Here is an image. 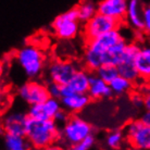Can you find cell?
Here are the masks:
<instances>
[{"label":"cell","mask_w":150,"mask_h":150,"mask_svg":"<svg viewBox=\"0 0 150 150\" xmlns=\"http://www.w3.org/2000/svg\"><path fill=\"white\" fill-rule=\"evenodd\" d=\"M125 38L121 33L120 28L113 30L109 33L101 35L97 38L86 40L84 51V65L90 72H96L103 65V56L112 46L120 42Z\"/></svg>","instance_id":"6da1fadb"},{"label":"cell","mask_w":150,"mask_h":150,"mask_svg":"<svg viewBox=\"0 0 150 150\" xmlns=\"http://www.w3.org/2000/svg\"><path fill=\"white\" fill-rule=\"evenodd\" d=\"M25 136L32 147L42 149L59 139L60 129L54 120H36L28 116Z\"/></svg>","instance_id":"7a4b0ae2"},{"label":"cell","mask_w":150,"mask_h":150,"mask_svg":"<svg viewBox=\"0 0 150 150\" xmlns=\"http://www.w3.org/2000/svg\"><path fill=\"white\" fill-rule=\"evenodd\" d=\"M15 59L24 74L30 79H36L45 68V54L35 45L27 44L16 51Z\"/></svg>","instance_id":"3957f363"},{"label":"cell","mask_w":150,"mask_h":150,"mask_svg":"<svg viewBox=\"0 0 150 150\" xmlns=\"http://www.w3.org/2000/svg\"><path fill=\"white\" fill-rule=\"evenodd\" d=\"M93 135V127L87 121L77 115H72L60 128L61 142L70 147L84 142Z\"/></svg>","instance_id":"277c9868"},{"label":"cell","mask_w":150,"mask_h":150,"mask_svg":"<svg viewBox=\"0 0 150 150\" xmlns=\"http://www.w3.org/2000/svg\"><path fill=\"white\" fill-rule=\"evenodd\" d=\"M79 25L77 8L74 7L58 15L51 24V30L57 38L61 40H71L79 35Z\"/></svg>","instance_id":"5b68a950"},{"label":"cell","mask_w":150,"mask_h":150,"mask_svg":"<svg viewBox=\"0 0 150 150\" xmlns=\"http://www.w3.org/2000/svg\"><path fill=\"white\" fill-rule=\"evenodd\" d=\"M121 25H122V22L120 21L97 12L89 21H87L84 24L83 33H84L85 41L97 38L113 30H117L120 28Z\"/></svg>","instance_id":"8992f818"},{"label":"cell","mask_w":150,"mask_h":150,"mask_svg":"<svg viewBox=\"0 0 150 150\" xmlns=\"http://www.w3.org/2000/svg\"><path fill=\"white\" fill-rule=\"evenodd\" d=\"M125 137L132 148L150 150V126L140 120L132 121L125 127Z\"/></svg>","instance_id":"52a82bcc"},{"label":"cell","mask_w":150,"mask_h":150,"mask_svg":"<svg viewBox=\"0 0 150 150\" xmlns=\"http://www.w3.org/2000/svg\"><path fill=\"white\" fill-rule=\"evenodd\" d=\"M140 50V46L137 42H127L121 62L117 64L119 74L133 83L137 82L140 76L136 68V58Z\"/></svg>","instance_id":"ba28073f"},{"label":"cell","mask_w":150,"mask_h":150,"mask_svg":"<svg viewBox=\"0 0 150 150\" xmlns=\"http://www.w3.org/2000/svg\"><path fill=\"white\" fill-rule=\"evenodd\" d=\"M77 70L79 68L73 61L56 59L49 63L47 73L50 82L58 83L61 86H64L69 84Z\"/></svg>","instance_id":"9c48e42d"},{"label":"cell","mask_w":150,"mask_h":150,"mask_svg":"<svg viewBox=\"0 0 150 150\" xmlns=\"http://www.w3.org/2000/svg\"><path fill=\"white\" fill-rule=\"evenodd\" d=\"M20 98L28 105H37L46 101L50 96L47 85L37 81H30L24 83L18 89Z\"/></svg>","instance_id":"30bf717a"},{"label":"cell","mask_w":150,"mask_h":150,"mask_svg":"<svg viewBox=\"0 0 150 150\" xmlns=\"http://www.w3.org/2000/svg\"><path fill=\"white\" fill-rule=\"evenodd\" d=\"M62 109V103L59 98L49 97L46 101L37 105H30L27 110V115L36 120H53L57 113Z\"/></svg>","instance_id":"8fae6325"},{"label":"cell","mask_w":150,"mask_h":150,"mask_svg":"<svg viewBox=\"0 0 150 150\" xmlns=\"http://www.w3.org/2000/svg\"><path fill=\"white\" fill-rule=\"evenodd\" d=\"M91 73L87 69H79L73 75L69 84L62 86L61 97L67 96L71 93H79V94H88L90 84Z\"/></svg>","instance_id":"7c38bea8"},{"label":"cell","mask_w":150,"mask_h":150,"mask_svg":"<svg viewBox=\"0 0 150 150\" xmlns=\"http://www.w3.org/2000/svg\"><path fill=\"white\" fill-rule=\"evenodd\" d=\"M27 119H28L27 114L19 111L7 113L2 121V128L4 134L25 136Z\"/></svg>","instance_id":"4fadbf2b"},{"label":"cell","mask_w":150,"mask_h":150,"mask_svg":"<svg viewBox=\"0 0 150 150\" xmlns=\"http://www.w3.org/2000/svg\"><path fill=\"white\" fill-rule=\"evenodd\" d=\"M97 7L99 13L111 16L122 23L125 21L127 11L126 0H99Z\"/></svg>","instance_id":"5bb4252c"},{"label":"cell","mask_w":150,"mask_h":150,"mask_svg":"<svg viewBox=\"0 0 150 150\" xmlns=\"http://www.w3.org/2000/svg\"><path fill=\"white\" fill-rule=\"evenodd\" d=\"M142 0H128L127 11L125 16V22L135 30L136 32H144V20Z\"/></svg>","instance_id":"9a60e30c"},{"label":"cell","mask_w":150,"mask_h":150,"mask_svg":"<svg viewBox=\"0 0 150 150\" xmlns=\"http://www.w3.org/2000/svg\"><path fill=\"white\" fill-rule=\"evenodd\" d=\"M90 96L88 94H79V93H71L60 98L62 108L67 110L69 113H79L84 108H86L90 102Z\"/></svg>","instance_id":"2e32d148"},{"label":"cell","mask_w":150,"mask_h":150,"mask_svg":"<svg viewBox=\"0 0 150 150\" xmlns=\"http://www.w3.org/2000/svg\"><path fill=\"white\" fill-rule=\"evenodd\" d=\"M112 90L110 87V84L105 81L99 77L95 72L91 73L90 77L89 89H88V95L91 99H105L112 95Z\"/></svg>","instance_id":"e0dca14e"},{"label":"cell","mask_w":150,"mask_h":150,"mask_svg":"<svg viewBox=\"0 0 150 150\" xmlns=\"http://www.w3.org/2000/svg\"><path fill=\"white\" fill-rule=\"evenodd\" d=\"M136 68L140 79L147 82L150 79V45L140 47L136 58Z\"/></svg>","instance_id":"ac0fdd59"},{"label":"cell","mask_w":150,"mask_h":150,"mask_svg":"<svg viewBox=\"0 0 150 150\" xmlns=\"http://www.w3.org/2000/svg\"><path fill=\"white\" fill-rule=\"evenodd\" d=\"M4 150H30L32 145L24 135L4 134Z\"/></svg>","instance_id":"d6986e66"},{"label":"cell","mask_w":150,"mask_h":150,"mask_svg":"<svg viewBox=\"0 0 150 150\" xmlns=\"http://www.w3.org/2000/svg\"><path fill=\"white\" fill-rule=\"evenodd\" d=\"M76 8H77V12H79V22L83 24L89 21L98 12L97 4H95L93 0H83Z\"/></svg>","instance_id":"ffe728a7"},{"label":"cell","mask_w":150,"mask_h":150,"mask_svg":"<svg viewBox=\"0 0 150 150\" xmlns=\"http://www.w3.org/2000/svg\"><path fill=\"white\" fill-rule=\"evenodd\" d=\"M110 87H111V90L114 95H123L125 93H128L129 90L132 89L133 87V84L134 83L129 81V79H125L123 76H116L115 79H113L112 82H110Z\"/></svg>","instance_id":"44dd1931"},{"label":"cell","mask_w":150,"mask_h":150,"mask_svg":"<svg viewBox=\"0 0 150 150\" xmlns=\"http://www.w3.org/2000/svg\"><path fill=\"white\" fill-rule=\"evenodd\" d=\"M125 137V133L122 132L121 129H114V131L110 132L109 134L105 137V145L107 147L111 150H117L120 149L124 143Z\"/></svg>","instance_id":"7402d4cb"},{"label":"cell","mask_w":150,"mask_h":150,"mask_svg":"<svg viewBox=\"0 0 150 150\" xmlns=\"http://www.w3.org/2000/svg\"><path fill=\"white\" fill-rule=\"evenodd\" d=\"M95 73H96L99 77H101L103 81H105L107 83L112 82L116 76L120 75L119 74L117 67H116V65H112V64H103V65H101Z\"/></svg>","instance_id":"603a6c76"},{"label":"cell","mask_w":150,"mask_h":150,"mask_svg":"<svg viewBox=\"0 0 150 150\" xmlns=\"http://www.w3.org/2000/svg\"><path fill=\"white\" fill-rule=\"evenodd\" d=\"M47 88H48V93L50 97L53 98H61V94H62V86L59 85L58 83L54 82H49L47 84Z\"/></svg>","instance_id":"cb8c5ba5"},{"label":"cell","mask_w":150,"mask_h":150,"mask_svg":"<svg viewBox=\"0 0 150 150\" xmlns=\"http://www.w3.org/2000/svg\"><path fill=\"white\" fill-rule=\"evenodd\" d=\"M94 144H95V138H94V136L91 135V136H89L88 138L85 139L84 142H82V143L77 144V145H75V146L70 147L69 150H89L91 147L94 146Z\"/></svg>","instance_id":"d4e9b609"},{"label":"cell","mask_w":150,"mask_h":150,"mask_svg":"<svg viewBox=\"0 0 150 150\" xmlns=\"http://www.w3.org/2000/svg\"><path fill=\"white\" fill-rule=\"evenodd\" d=\"M143 20H144V32L146 34L150 35V4L144 6Z\"/></svg>","instance_id":"484cf974"},{"label":"cell","mask_w":150,"mask_h":150,"mask_svg":"<svg viewBox=\"0 0 150 150\" xmlns=\"http://www.w3.org/2000/svg\"><path fill=\"white\" fill-rule=\"evenodd\" d=\"M69 117H70V116H69V112L62 108L59 112L57 113V115L54 116L53 120H54V122H56L57 124H62V125H63V124L69 120Z\"/></svg>","instance_id":"4316f807"},{"label":"cell","mask_w":150,"mask_h":150,"mask_svg":"<svg viewBox=\"0 0 150 150\" xmlns=\"http://www.w3.org/2000/svg\"><path fill=\"white\" fill-rule=\"evenodd\" d=\"M132 101H133L134 105H136L137 108H142V107H144V96L139 94L134 95L132 97Z\"/></svg>","instance_id":"83f0119b"},{"label":"cell","mask_w":150,"mask_h":150,"mask_svg":"<svg viewBox=\"0 0 150 150\" xmlns=\"http://www.w3.org/2000/svg\"><path fill=\"white\" fill-rule=\"evenodd\" d=\"M144 96V108L147 111H150V88L148 87V89L143 94Z\"/></svg>","instance_id":"f1b7e54d"},{"label":"cell","mask_w":150,"mask_h":150,"mask_svg":"<svg viewBox=\"0 0 150 150\" xmlns=\"http://www.w3.org/2000/svg\"><path fill=\"white\" fill-rule=\"evenodd\" d=\"M139 120L142 121L143 123H145L146 125H149L150 126V111H145V112L143 113V115H142V117L139 119Z\"/></svg>","instance_id":"f546056e"},{"label":"cell","mask_w":150,"mask_h":150,"mask_svg":"<svg viewBox=\"0 0 150 150\" xmlns=\"http://www.w3.org/2000/svg\"><path fill=\"white\" fill-rule=\"evenodd\" d=\"M41 150H65V149L61 145H59V144L53 143L51 145H49V146L45 147V148H42Z\"/></svg>","instance_id":"4dcf8cb0"},{"label":"cell","mask_w":150,"mask_h":150,"mask_svg":"<svg viewBox=\"0 0 150 150\" xmlns=\"http://www.w3.org/2000/svg\"><path fill=\"white\" fill-rule=\"evenodd\" d=\"M30 150H41V149H38V148H35V147H32Z\"/></svg>","instance_id":"1f68e13d"},{"label":"cell","mask_w":150,"mask_h":150,"mask_svg":"<svg viewBox=\"0 0 150 150\" xmlns=\"http://www.w3.org/2000/svg\"><path fill=\"white\" fill-rule=\"evenodd\" d=\"M147 85H148V86H149V88H150V79H148V81H147Z\"/></svg>","instance_id":"d6a6232c"},{"label":"cell","mask_w":150,"mask_h":150,"mask_svg":"<svg viewBox=\"0 0 150 150\" xmlns=\"http://www.w3.org/2000/svg\"><path fill=\"white\" fill-rule=\"evenodd\" d=\"M128 150H138V149H135V148H131V149H128Z\"/></svg>","instance_id":"836d02e7"},{"label":"cell","mask_w":150,"mask_h":150,"mask_svg":"<svg viewBox=\"0 0 150 150\" xmlns=\"http://www.w3.org/2000/svg\"><path fill=\"white\" fill-rule=\"evenodd\" d=\"M126 1H128V0H126Z\"/></svg>","instance_id":"e575fe53"}]
</instances>
